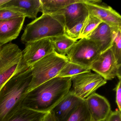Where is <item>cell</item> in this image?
<instances>
[{
	"mask_svg": "<svg viewBox=\"0 0 121 121\" xmlns=\"http://www.w3.org/2000/svg\"><path fill=\"white\" fill-rule=\"evenodd\" d=\"M21 17H26L25 10L14 7L0 6V20H7Z\"/></svg>",
	"mask_w": 121,
	"mask_h": 121,
	"instance_id": "22",
	"label": "cell"
},
{
	"mask_svg": "<svg viewBox=\"0 0 121 121\" xmlns=\"http://www.w3.org/2000/svg\"><path fill=\"white\" fill-rule=\"evenodd\" d=\"M92 121H104L111 112L110 104L107 99L95 92L85 99Z\"/></svg>",
	"mask_w": 121,
	"mask_h": 121,
	"instance_id": "11",
	"label": "cell"
},
{
	"mask_svg": "<svg viewBox=\"0 0 121 121\" xmlns=\"http://www.w3.org/2000/svg\"><path fill=\"white\" fill-rule=\"evenodd\" d=\"M66 56L54 52L36 62L31 67L32 79L27 93L42 83L57 77L69 62Z\"/></svg>",
	"mask_w": 121,
	"mask_h": 121,
	"instance_id": "4",
	"label": "cell"
},
{
	"mask_svg": "<svg viewBox=\"0 0 121 121\" xmlns=\"http://www.w3.org/2000/svg\"><path fill=\"white\" fill-rule=\"evenodd\" d=\"M42 14H52L66 7L83 0H40Z\"/></svg>",
	"mask_w": 121,
	"mask_h": 121,
	"instance_id": "17",
	"label": "cell"
},
{
	"mask_svg": "<svg viewBox=\"0 0 121 121\" xmlns=\"http://www.w3.org/2000/svg\"><path fill=\"white\" fill-rule=\"evenodd\" d=\"M112 29V40L110 48L118 65L121 66V27Z\"/></svg>",
	"mask_w": 121,
	"mask_h": 121,
	"instance_id": "21",
	"label": "cell"
},
{
	"mask_svg": "<svg viewBox=\"0 0 121 121\" xmlns=\"http://www.w3.org/2000/svg\"><path fill=\"white\" fill-rule=\"evenodd\" d=\"M86 38L95 42L102 53L111 47L112 29L107 24L102 22Z\"/></svg>",
	"mask_w": 121,
	"mask_h": 121,
	"instance_id": "15",
	"label": "cell"
},
{
	"mask_svg": "<svg viewBox=\"0 0 121 121\" xmlns=\"http://www.w3.org/2000/svg\"><path fill=\"white\" fill-rule=\"evenodd\" d=\"M72 90L66 94L51 110L57 121H67L78 106L84 100Z\"/></svg>",
	"mask_w": 121,
	"mask_h": 121,
	"instance_id": "13",
	"label": "cell"
},
{
	"mask_svg": "<svg viewBox=\"0 0 121 121\" xmlns=\"http://www.w3.org/2000/svg\"><path fill=\"white\" fill-rule=\"evenodd\" d=\"M26 17L0 20V47L16 39L22 30Z\"/></svg>",
	"mask_w": 121,
	"mask_h": 121,
	"instance_id": "14",
	"label": "cell"
},
{
	"mask_svg": "<svg viewBox=\"0 0 121 121\" xmlns=\"http://www.w3.org/2000/svg\"><path fill=\"white\" fill-rule=\"evenodd\" d=\"M85 20L76 25L70 30L65 31V35L70 39L75 41H77L78 39H80L81 31Z\"/></svg>",
	"mask_w": 121,
	"mask_h": 121,
	"instance_id": "25",
	"label": "cell"
},
{
	"mask_svg": "<svg viewBox=\"0 0 121 121\" xmlns=\"http://www.w3.org/2000/svg\"><path fill=\"white\" fill-rule=\"evenodd\" d=\"M22 61V51L10 42L0 47V91L6 82L17 72L28 68Z\"/></svg>",
	"mask_w": 121,
	"mask_h": 121,
	"instance_id": "5",
	"label": "cell"
},
{
	"mask_svg": "<svg viewBox=\"0 0 121 121\" xmlns=\"http://www.w3.org/2000/svg\"><path fill=\"white\" fill-rule=\"evenodd\" d=\"M96 2V0H83L82 2L70 5L53 14L63 15L65 32L86 19L89 14L86 3Z\"/></svg>",
	"mask_w": 121,
	"mask_h": 121,
	"instance_id": "10",
	"label": "cell"
},
{
	"mask_svg": "<svg viewBox=\"0 0 121 121\" xmlns=\"http://www.w3.org/2000/svg\"><path fill=\"white\" fill-rule=\"evenodd\" d=\"M71 80L73 83L71 90L76 96L82 99H85L95 92L107 83V81L101 76L91 71L73 76L71 77Z\"/></svg>",
	"mask_w": 121,
	"mask_h": 121,
	"instance_id": "7",
	"label": "cell"
},
{
	"mask_svg": "<svg viewBox=\"0 0 121 121\" xmlns=\"http://www.w3.org/2000/svg\"><path fill=\"white\" fill-rule=\"evenodd\" d=\"M32 79L31 67L11 77L0 91V121H7L20 109Z\"/></svg>",
	"mask_w": 121,
	"mask_h": 121,
	"instance_id": "2",
	"label": "cell"
},
{
	"mask_svg": "<svg viewBox=\"0 0 121 121\" xmlns=\"http://www.w3.org/2000/svg\"><path fill=\"white\" fill-rule=\"evenodd\" d=\"M65 34L63 15L42 14L25 27L21 38L22 43Z\"/></svg>",
	"mask_w": 121,
	"mask_h": 121,
	"instance_id": "3",
	"label": "cell"
},
{
	"mask_svg": "<svg viewBox=\"0 0 121 121\" xmlns=\"http://www.w3.org/2000/svg\"><path fill=\"white\" fill-rule=\"evenodd\" d=\"M121 67L109 48L100 54L90 68L107 81L112 80L116 77L119 80L121 79Z\"/></svg>",
	"mask_w": 121,
	"mask_h": 121,
	"instance_id": "8",
	"label": "cell"
},
{
	"mask_svg": "<svg viewBox=\"0 0 121 121\" xmlns=\"http://www.w3.org/2000/svg\"><path fill=\"white\" fill-rule=\"evenodd\" d=\"M86 3L90 14L112 28L121 27V16L112 7L101 4L100 3Z\"/></svg>",
	"mask_w": 121,
	"mask_h": 121,
	"instance_id": "12",
	"label": "cell"
},
{
	"mask_svg": "<svg viewBox=\"0 0 121 121\" xmlns=\"http://www.w3.org/2000/svg\"><path fill=\"white\" fill-rule=\"evenodd\" d=\"M102 22L97 17L89 13L81 29L80 39L86 38Z\"/></svg>",
	"mask_w": 121,
	"mask_h": 121,
	"instance_id": "24",
	"label": "cell"
},
{
	"mask_svg": "<svg viewBox=\"0 0 121 121\" xmlns=\"http://www.w3.org/2000/svg\"><path fill=\"white\" fill-rule=\"evenodd\" d=\"M116 91V102L118 109L121 111V79L119 80L116 87L113 89Z\"/></svg>",
	"mask_w": 121,
	"mask_h": 121,
	"instance_id": "26",
	"label": "cell"
},
{
	"mask_svg": "<svg viewBox=\"0 0 121 121\" xmlns=\"http://www.w3.org/2000/svg\"><path fill=\"white\" fill-rule=\"evenodd\" d=\"M46 113L21 108L7 121H43Z\"/></svg>",
	"mask_w": 121,
	"mask_h": 121,
	"instance_id": "18",
	"label": "cell"
},
{
	"mask_svg": "<svg viewBox=\"0 0 121 121\" xmlns=\"http://www.w3.org/2000/svg\"><path fill=\"white\" fill-rule=\"evenodd\" d=\"M10 0H0V6L9 1Z\"/></svg>",
	"mask_w": 121,
	"mask_h": 121,
	"instance_id": "29",
	"label": "cell"
},
{
	"mask_svg": "<svg viewBox=\"0 0 121 121\" xmlns=\"http://www.w3.org/2000/svg\"><path fill=\"white\" fill-rule=\"evenodd\" d=\"M43 121H57L54 114L51 111L46 113Z\"/></svg>",
	"mask_w": 121,
	"mask_h": 121,
	"instance_id": "28",
	"label": "cell"
},
{
	"mask_svg": "<svg viewBox=\"0 0 121 121\" xmlns=\"http://www.w3.org/2000/svg\"><path fill=\"white\" fill-rule=\"evenodd\" d=\"M91 71L90 68L69 61L61 69L57 77H71L80 73L91 72Z\"/></svg>",
	"mask_w": 121,
	"mask_h": 121,
	"instance_id": "20",
	"label": "cell"
},
{
	"mask_svg": "<svg viewBox=\"0 0 121 121\" xmlns=\"http://www.w3.org/2000/svg\"><path fill=\"white\" fill-rule=\"evenodd\" d=\"M104 121H121V111L118 109L111 111Z\"/></svg>",
	"mask_w": 121,
	"mask_h": 121,
	"instance_id": "27",
	"label": "cell"
},
{
	"mask_svg": "<svg viewBox=\"0 0 121 121\" xmlns=\"http://www.w3.org/2000/svg\"><path fill=\"white\" fill-rule=\"evenodd\" d=\"M100 54L95 42L84 38L77 41L69 49L66 56L70 62L90 68Z\"/></svg>",
	"mask_w": 121,
	"mask_h": 121,
	"instance_id": "6",
	"label": "cell"
},
{
	"mask_svg": "<svg viewBox=\"0 0 121 121\" xmlns=\"http://www.w3.org/2000/svg\"><path fill=\"white\" fill-rule=\"evenodd\" d=\"M67 121H92L85 99L78 106Z\"/></svg>",
	"mask_w": 121,
	"mask_h": 121,
	"instance_id": "23",
	"label": "cell"
},
{
	"mask_svg": "<svg viewBox=\"0 0 121 121\" xmlns=\"http://www.w3.org/2000/svg\"><path fill=\"white\" fill-rule=\"evenodd\" d=\"M71 77H56L27 93L21 108L40 112L51 110L70 90Z\"/></svg>",
	"mask_w": 121,
	"mask_h": 121,
	"instance_id": "1",
	"label": "cell"
},
{
	"mask_svg": "<svg viewBox=\"0 0 121 121\" xmlns=\"http://www.w3.org/2000/svg\"><path fill=\"white\" fill-rule=\"evenodd\" d=\"M22 51V61L31 67L36 62L54 52L50 38H46L27 43Z\"/></svg>",
	"mask_w": 121,
	"mask_h": 121,
	"instance_id": "9",
	"label": "cell"
},
{
	"mask_svg": "<svg viewBox=\"0 0 121 121\" xmlns=\"http://www.w3.org/2000/svg\"><path fill=\"white\" fill-rule=\"evenodd\" d=\"M1 7H14L22 8L25 10L26 17L35 19L38 13L41 12L40 0H10Z\"/></svg>",
	"mask_w": 121,
	"mask_h": 121,
	"instance_id": "16",
	"label": "cell"
},
{
	"mask_svg": "<svg viewBox=\"0 0 121 121\" xmlns=\"http://www.w3.org/2000/svg\"><path fill=\"white\" fill-rule=\"evenodd\" d=\"M50 39L54 52L63 56H66L69 49L77 41L68 37L65 34Z\"/></svg>",
	"mask_w": 121,
	"mask_h": 121,
	"instance_id": "19",
	"label": "cell"
}]
</instances>
